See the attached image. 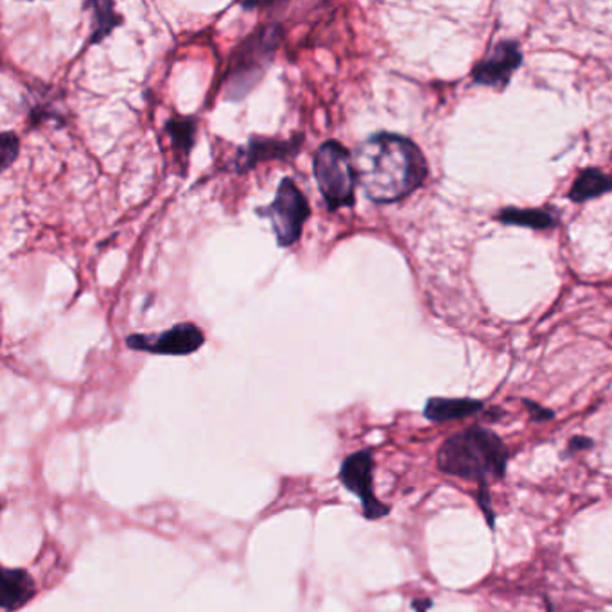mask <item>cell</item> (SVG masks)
Listing matches in <instances>:
<instances>
[{
    "label": "cell",
    "instance_id": "cell-9",
    "mask_svg": "<svg viewBox=\"0 0 612 612\" xmlns=\"http://www.w3.org/2000/svg\"><path fill=\"white\" fill-rule=\"evenodd\" d=\"M34 596V582L22 570L2 571L0 584V605L4 611H14Z\"/></svg>",
    "mask_w": 612,
    "mask_h": 612
},
{
    "label": "cell",
    "instance_id": "cell-11",
    "mask_svg": "<svg viewBox=\"0 0 612 612\" xmlns=\"http://www.w3.org/2000/svg\"><path fill=\"white\" fill-rule=\"evenodd\" d=\"M498 220L512 225L530 226V228H550L555 225L551 214L539 208H504L498 214Z\"/></svg>",
    "mask_w": 612,
    "mask_h": 612
},
{
    "label": "cell",
    "instance_id": "cell-2",
    "mask_svg": "<svg viewBox=\"0 0 612 612\" xmlns=\"http://www.w3.org/2000/svg\"><path fill=\"white\" fill-rule=\"evenodd\" d=\"M509 460L510 451L503 438L481 426L451 435L437 451L438 471L478 486L503 480Z\"/></svg>",
    "mask_w": 612,
    "mask_h": 612
},
{
    "label": "cell",
    "instance_id": "cell-15",
    "mask_svg": "<svg viewBox=\"0 0 612 612\" xmlns=\"http://www.w3.org/2000/svg\"><path fill=\"white\" fill-rule=\"evenodd\" d=\"M478 504H480V510L486 516L487 524H489L490 530H494L496 527V513L492 509V500H490V490L489 486H478V496H476Z\"/></svg>",
    "mask_w": 612,
    "mask_h": 612
},
{
    "label": "cell",
    "instance_id": "cell-16",
    "mask_svg": "<svg viewBox=\"0 0 612 612\" xmlns=\"http://www.w3.org/2000/svg\"><path fill=\"white\" fill-rule=\"evenodd\" d=\"M524 406L528 408V414L532 417V420L536 422H547V420L553 419L555 414L548 410L544 406L538 405V402H532V400H524Z\"/></svg>",
    "mask_w": 612,
    "mask_h": 612
},
{
    "label": "cell",
    "instance_id": "cell-7",
    "mask_svg": "<svg viewBox=\"0 0 612 612\" xmlns=\"http://www.w3.org/2000/svg\"><path fill=\"white\" fill-rule=\"evenodd\" d=\"M521 62L523 54L519 51L518 43L500 42L483 62L475 67L472 80L480 85L504 89Z\"/></svg>",
    "mask_w": 612,
    "mask_h": 612
},
{
    "label": "cell",
    "instance_id": "cell-17",
    "mask_svg": "<svg viewBox=\"0 0 612 612\" xmlns=\"http://www.w3.org/2000/svg\"><path fill=\"white\" fill-rule=\"evenodd\" d=\"M594 446L593 438L589 437H573L570 440V446H568V452L573 455V452L585 451V449H591Z\"/></svg>",
    "mask_w": 612,
    "mask_h": 612
},
{
    "label": "cell",
    "instance_id": "cell-18",
    "mask_svg": "<svg viewBox=\"0 0 612 612\" xmlns=\"http://www.w3.org/2000/svg\"><path fill=\"white\" fill-rule=\"evenodd\" d=\"M411 605H414V609L417 612H426L428 611L429 608H431V605H434V600H429V599L414 600V602H411Z\"/></svg>",
    "mask_w": 612,
    "mask_h": 612
},
{
    "label": "cell",
    "instance_id": "cell-10",
    "mask_svg": "<svg viewBox=\"0 0 612 612\" xmlns=\"http://www.w3.org/2000/svg\"><path fill=\"white\" fill-rule=\"evenodd\" d=\"M612 176L603 173L602 170H585L580 173L575 184L571 187L570 198L573 202H588L602 194L611 193Z\"/></svg>",
    "mask_w": 612,
    "mask_h": 612
},
{
    "label": "cell",
    "instance_id": "cell-4",
    "mask_svg": "<svg viewBox=\"0 0 612 612\" xmlns=\"http://www.w3.org/2000/svg\"><path fill=\"white\" fill-rule=\"evenodd\" d=\"M257 213L268 217L274 226L278 245L292 246L300 239L302 228L307 222L312 208L306 196L292 178H284L278 185L275 202L269 207L261 208Z\"/></svg>",
    "mask_w": 612,
    "mask_h": 612
},
{
    "label": "cell",
    "instance_id": "cell-3",
    "mask_svg": "<svg viewBox=\"0 0 612 612\" xmlns=\"http://www.w3.org/2000/svg\"><path fill=\"white\" fill-rule=\"evenodd\" d=\"M313 170L316 184L330 211L353 205L358 176L353 156L338 141H327L318 147Z\"/></svg>",
    "mask_w": 612,
    "mask_h": 612
},
{
    "label": "cell",
    "instance_id": "cell-1",
    "mask_svg": "<svg viewBox=\"0 0 612 612\" xmlns=\"http://www.w3.org/2000/svg\"><path fill=\"white\" fill-rule=\"evenodd\" d=\"M358 184L376 203L399 202L426 178L425 155L410 139L377 133L354 151Z\"/></svg>",
    "mask_w": 612,
    "mask_h": 612
},
{
    "label": "cell",
    "instance_id": "cell-8",
    "mask_svg": "<svg viewBox=\"0 0 612 612\" xmlns=\"http://www.w3.org/2000/svg\"><path fill=\"white\" fill-rule=\"evenodd\" d=\"M483 400L448 399V397H431L425 406V417L431 422L443 425L449 420L467 419L483 410Z\"/></svg>",
    "mask_w": 612,
    "mask_h": 612
},
{
    "label": "cell",
    "instance_id": "cell-6",
    "mask_svg": "<svg viewBox=\"0 0 612 612\" xmlns=\"http://www.w3.org/2000/svg\"><path fill=\"white\" fill-rule=\"evenodd\" d=\"M205 341V335L194 324H178L162 335H133L126 338L130 349L142 353L167 354V356H187L196 353Z\"/></svg>",
    "mask_w": 612,
    "mask_h": 612
},
{
    "label": "cell",
    "instance_id": "cell-5",
    "mask_svg": "<svg viewBox=\"0 0 612 612\" xmlns=\"http://www.w3.org/2000/svg\"><path fill=\"white\" fill-rule=\"evenodd\" d=\"M339 478L350 492L361 500L363 513L367 519H381L390 513V507L381 503L374 494V457L370 451L350 455L341 466Z\"/></svg>",
    "mask_w": 612,
    "mask_h": 612
},
{
    "label": "cell",
    "instance_id": "cell-14",
    "mask_svg": "<svg viewBox=\"0 0 612 612\" xmlns=\"http://www.w3.org/2000/svg\"><path fill=\"white\" fill-rule=\"evenodd\" d=\"M17 155H19V139L14 137L13 133H4L2 135V151H0L2 170H8Z\"/></svg>",
    "mask_w": 612,
    "mask_h": 612
},
{
    "label": "cell",
    "instance_id": "cell-12",
    "mask_svg": "<svg viewBox=\"0 0 612 612\" xmlns=\"http://www.w3.org/2000/svg\"><path fill=\"white\" fill-rule=\"evenodd\" d=\"M167 132L171 133V141L175 144V147L188 153L191 146H193L194 133H196V126H194L193 119H175L167 124Z\"/></svg>",
    "mask_w": 612,
    "mask_h": 612
},
{
    "label": "cell",
    "instance_id": "cell-13",
    "mask_svg": "<svg viewBox=\"0 0 612 612\" xmlns=\"http://www.w3.org/2000/svg\"><path fill=\"white\" fill-rule=\"evenodd\" d=\"M92 8L95 10V20H98L92 42H100V40H103V38L112 31L113 26H115V17H113L115 13H113L112 4H110V8L109 4H92Z\"/></svg>",
    "mask_w": 612,
    "mask_h": 612
}]
</instances>
